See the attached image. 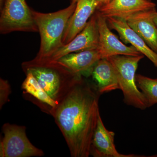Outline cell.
Returning a JSON list of instances; mask_svg holds the SVG:
<instances>
[{"label": "cell", "instance_id": "obj_7", "mask_svg": "<svg viewBox=\"0 0 157 157\" xmlns=\"http://www.w3.org/2000/svg\"><path fill=\"white\" fill-rule=\"evenodd\" d=\"M99 32L95 13L88 21L85 28L67 44H65L51 56L49 58L38 62L29 61L33 63L56 62L63 56L73 53L98 48Z\"/></svg>", "mask_w": 157, "mask_h": 157}, {"label": "cell", "instance_id": "obj_11", "mask_svg": "<svg viewBox=\"0 0 157 157\" xmlns=\"http://www.w3.org/2000/svg\"><path fill=\"white\" fill-rule=\"evenodd\" d=\"M156 8L140 11L131 15L126 20L149 47L157 53V26L154 21Z\"/></svg>", "mask_w": 157, "mask_h": 157}, {"label": "cell", "instance_id": "obj_15", "mask_svg": "<svg viewBox=\"0 0 157 157\" xmlns=\"http://www.w3.org/2000/svg\"><path fill=\"white\" fill-rule=\"evenodd\" d=\"M92 75L101 94L120 89L115 70L107 59L98 61L93 69Z\"/></svg>", "mask_w": 157, "mask_h": 157}, {"label": "cell", "instance_id": "obj_1", "mask_svg": "<svg viewBox=\"0 0 157 157\" xmlns=\"http://www.w3.org/2000/svg\"><path fill=\"white\" fill-rule=\"evenodd\" d=\"M101 94L82 78L49 113L64 137L72 157L90 155L91 144L100 115Z\"/></svg>", "mask_w": 157, "mask_h": 157}, {"label": "cell", "instance_id": "obj_6", "mask_svg": "<svg viewBox=\"0 0 157 157\" xmlns=\"http://www.w3.org/2000/svg\"><path fill=\"white\" fill-rule=\"evenodd\" d=\"M2 131L4 137L0 142V157H40L45 155L29 140L25 127L6 123Z\"/></svg>", "mask_w": 157, "mask_h": 157}, {"label": "cell", "instance_id": "obj_5", "mask_svg": "<svg viewBox=\"0 0 157 157\" xmlns=\"http://www.w3.org/2000/svg\"><path fill=\"white\" fill-rule=\"evenodd\" d=\"M1 11V34L14 32H39L32 9L28 6L25 0H5Z\"/></svg>", "mask_w": 157, "mask_h": 157}, {"label": "cell", "instance_id": "obj_2", "mask_svg": "<svg viewBox=\"0 0 157 157\" xmlns=\"http://www.w3.org/2000/svg\"><path fill=\"white\" fill-rule=\"evenodd\" d=\"M76 6V0H72L70 6L66 9L52 13H41L32 9L40 34L41 42L39 52L31 61L45 60L64 45L62 41L63 36Z\"/></svg>", "mask_w": 157, "mask_h": 157}, {"label": "cell", "instance_id": "obj_21", "mask_svg": "<svg viewBox=\"0 0 157 157\" xmlns=\"http://www.w3.org/2000/svg\"><path fill=\"white\" fill-rule=\"evenodd\" d=\"M147 1H151V0H147Z\"/></svg>", "mask_w": 157, "mask_h": 157}, {"label": "cell", "instance_id": "obj_9", "mask_svg": "<svg viewBox=\"0 0 157 157\" xmlns=\"http://www.w3.org/2000/svg\"><path fill=\"white\" fill-rule=\"evenodd\" d=\"M76 1V9L68 21L62 39L64 45L71 42L85 28L100 5L98 0Z\"/></svg>", "mask_w": 157, "mask_h": 157}, {"label": "cell", "instance_id": "obj_19", "mask_svg": "<svg viewBox=\"0 0 157 157\" xmlns=\"http://www.w3.org/2000/svg\"><path fill=\"white\" fill-rule=\"evenodd\" d=\"M110 1H111V0H99L100 5H99V7H98V8H99V7H101V6L106 5L107 3H109Z\"/></svg>", "mask_w": 157, "mask_h": 157}, {"label": "cell", "instance_id": "obj_10", "mask_svg": "<svg viewBox=\"0 0 157 157\" xmlns=\"http://www.w3.org/2000/svg\"><path fill=\"white\" fill-rule=\"evenodd\" d=\"M115 133L106 129L101 119L98 117V124L92 140L90 154L94 157H141L135 155L120 153L114 144Z\"/></svg>", "mask_w": 157, "mask_h": 157}, {"label": "cell", "instance_id": "obj_8", "mask_svg": "<svg viewBox=\"0 0 157 157\" xmlns=\"http://www.w3.org/2000/svg\"><path fill=\"white\" fill-rule=\"evenodd\" d=\"M95 13L99 32L98 50L101 59L117 55L137 56L141 54L133 46H127L118 39L109 29L107 19L99 11Z\"/></svg>", "mask_w": 157, "mask_h": 157}, {"label": "cell", "instance_id": "obj_13", "mask_svg": "<svg viewBox=\"0 0 157 157\" xmlns=\"http://www.w3.org/2000/svg\"><path fill=\"white\" fill-rule=\"evenodd\" d=\"M156 5L147 0H111L99 7L98 11L105 18L119 17L126 20L131 15L155 8Z\"/></svg>", "mask_w": 157, "mask_h": 157}, {"label": "cell", "instance_id": "obj_17", "mask_svg": "<svg viewBox=\"0 0 157 157\" xmlns=\"http://www.w3.org/2000/svg\"><path fill=\"white\" fill-rule=\"evenodd\" d=\"M136 82L145 97L148 107L157 104V78L136 74Z\"/></svg>", "mask_w": 157, "mask_h": 157}, {"label": "cell", "instance_id": "obj_14", "mask_svg": "<svg viewBox=\"0 0 157 157\" xmlns=\"http://www.w3.org/2000/svg\"><path fill=\"white\" fill-rule=\"evenodd\" d=\"M106 19L109 28L117 31L124 42L131 44L151 61L157 68V53L148 47L143 39L129 25L126 20L115 17Z\"/></svg>", "mask_w": 157, "mask_h": 157}, {"label": "cell", "instance_id": "obj_22", "mask_svg": "<svg viewBox=\"0 0 157 157\" xmlns=\"http://www.w3.org/2000/svg\"><path fill=\"white\" fill-rule=\"evenodd\" d=\"M98 1H99V0H98Z\"/></svg>", "mask_w": 157, "mask_h": 157}, {"label": "cell", "instance_id": "obj_20", "mask_svg": "<svg viewBox=\"0 0 157 157\" xmlns=\"http://www.w3.org/2000/svg\"><path fill=\"white\" fill-rule=\"evenodd\" d=\"M154 21L155 24L157 26V12L155 14V17H154Z\"/></svg>", "mask_w": 157, "mask_h": 157}, {"label": "cell", "instance_id": "obj_18", "mask_svg": "<svg viewBox=\"0 0 157 157\" xmlns=\"http://www.w3.org/2000/svg\"><path fill=\"white\" fill-rule=\"evenodd\" d=\"M11 89L9 82L0 79V108L2 109L4 104L9 101V96L11 93Z\"/></svg>", "mask_w": 157, "mask_h": 157}, {"label": "cell", "instance_id": "obj_16", "mask_svg": "<svg viewBox=\"0 0 157 157\" xmlns=\"http://www.w3.org/2000/svg\"><path fill=\"white\" fill-rule=\"evenodd\" d=\"M26 78L22 84L24 93L35 98L37 103L44 106V111L49 113L51 108L56 107L57 103L48 95L39 82L30 71H25Z\"/></svg>", "mask_w": 157, "mask_h": 157}, {"label": "cell", "instance_id": "obj_3", "mask_svg": "<svg viewBox=\"0 0 157 157\" xmlns=\"http://www.w3.org/2000/svg\"><path fill=\"white\" fill-rule=\"evenodd\" d=\"M24 72H31L48 95L57 103L82 76L77 75L59 64L57 62L32 63L24 62Z\"/></svg>", "mask_w": 157, "mask_h": 157}, {"label": "cell", "instance_id": "obj_12", "mask_svg": "<svg viewBox=\"0 0 157 157\" xmlns=\"http://www.w3.org/2000/svg\"><path fill=\"white\" fill-rule=\"evenodd\" d=\"M101 57L98 48L69 54L57 61L62 67L77 75L89 76Z\"/></svg>", "mask_w": 157, "mask_h": 157}, {"label": "cell", "instance_id": "obj_4", "mask_svg": "<svg viewBox=\"0 0 157 157\" xmlns=\"http://www.w3.org/2000/svg\"><path fill=\"white\" fill-rule=\"evenodd\" d=\"M144 56L143 54L137 56L117 55L106 58L115 70L124 103L141 110L148 106L144 95L136 84V72L139 62Z\"/></svg>", "mask_w": 157, "mask_h": 157}]
</instances>
